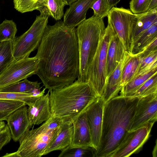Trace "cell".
Instances as JSON below:
<instances>
[{
    "label": "cell",
    "instance_id": "obj_4",
    "mask_svg": "<svg viewBox=\"0 0 157 157\" xmlns=\"http://www.w3.org/2000/svg\"><path fill=\"white\" fill-rule=\"evenodd\" d=\"M77 26L76 31L79 56L77 79L88 82L89 70L105 27L103 18L94 15Z\"/></svg>",
    "mask_w": 157,
    "mask_h": 157
},
{
    "label": "cell",
    "instance_id": "obj_38",
    "mask_svg": "<svg viewBox=\"0 0 157 157\" xmlns=\"http://www.w3.org/2000/svg\"><path fill=\"white\" fill-rule=\"evenodd\" d=\"M157 8V0H151L147 8V11Z\"/></svg>",
    "mask_w": 157,
    "mask_h": 157
},
{
    "label": "cell",
    "instance_id": "obj_23",
    "mask_svg": "<svg viewBox=\"0 0 157 157\" xmlns=\"http://www.w3.org/2000/svg\"><path fill=\"white\" fill-rule=\"evenodd\" d=\"M41 82L38 81L31 82L27 78L19 81L5 88L0 89V91L17 93H30L37 96H42L44 95L45 88L41 91L42 87H40Z\"/></svg>",
    "mask_w": 157,
    "mask_h": 157
},
{
    "label": "cell",
    "instance_id": "obj_25",
    "mask_svg": "<svg viewBox=\"0 0 157 157\" xmlns=\"http://www.w3.org/2000/svg\"><path fill=\"white\" fill-rule=\"evenodd\" d=\"M138 55L140 56V63L134 78L157 68V50Z\"/></svg>",
    "mask_w": 157,
    "mask_h": 157
},
{
    "label": "cell",
    "instance_id": "obj_8",
    "mask_svg": "<svg viewBox=\"0 0 157 157\" xmlns=\"http://www.w3.org/2000/svg\"><path fill=\"white\" fill-rule=\"evenodd\" d=\"M38 62L36 56L15 60L0 74V89L35 74Z\"/></svg>",
    "mask_w": 157,
    "mask_h": 157
},
{
    "label": "cell",
    "instance_id": "obj_26",
    "mask_svg": "<svg viewBox=\"0 0 157 157\" xmlns=\"http://www.w3.org/2000/svg\"><path fill=\"white\" fill-rule=\"evenodd\" d=\"M140 59V56L138 55L131 56L130 59L124 65L121 78L122 87L134 78L139 65Z\"/></svg>",
    "mask_w": 157,
    "mask_h": 157
},
{
    "label": "cell",
    "instance_id": "obj_13",
    "mask_svg": "<svg viewBox=\"0 0 157 157\" xmlns=\"http://www.w3.org/2000/svg\"><path fill=\"white\" fill-rule=\"evenodd\" d=\"M49 91L28 105L27 113L30 128L46 121L51 117Z\"/></svg>",
    "mask_w": 157,
    "mask_h": 157
},
{
    "label": "cell",
    "instance_id": "obj_1",
    "mask_svg": "<svg viewBox=\"0 0 157 157\" xmlns=\"http://www.w3.org/2000/svg\"><path fill=\"white\" fill-rule=\"evenodd\" d=\"M38 62L35 74L50 92L77 79L79 68L76 28L62 21L47 25L35 56Z\"/></svg>",
    "mask_w": 157,
    "mask_h": 157
},
{
    "label": "cell",
    "instance_id": "obj_42",
    "mask_svg": "<svg viewBox=\"0 0 157 157\" xmlns=\"http://www.w3.org/2000/svg\"><path fill=\"white\" fill-rule=\"evenodd\" d=\"M5 125L6 124L4 121H0V131L3 128Z\"/></svg>",
    "mask_w": 157,
    "mask_h": 157
},
{
    "label": "cell",
    "instance_id": "obj_40",
    "mask_svg": "<svg viewBox=\"0 0 157 157\" xmlns=\"http://www.w3.org/2000/svg\"><path fill=\"white\" fill-rule=\"evenodd\" d=\"M157 140H156L155 142V144L154 146L153 150L152 152V154L153 157H157Z\"/></svg>",
    "mask_w": 157,
    "mask_h": 157
},
{
    "label": "cell",
    "instance_id": "obj_6",
    "mask_svg": "<svg viewBox=\"0 0 157 157\" xmlns=\"http://www.w3.org/2000/svg\"><path fill=\"white\" fill-rule=\"evenodd\" d=\"M115 31L108 23L99 42L88 74V82L97 97H101L107 81V54L110 38Z\"/></svg>",
    "mask_w": 157,
    "mask_h": 157
},
{
    "label": "cell",
    "instance_id": "obj_21",
    "mask_svg": "<svg viewBox=\"0 0 157 157\" xmlns=\"http://www.w3.org/2000/svg\"><path fill=\"white\" fill-rule=\"evenodd\" d=\"M157 38V23L141 33L131 44L129 53L131 56L137 55Z\"/></svg>",
    "mask_w": 157,
    "mask_h": 157
},
{
    "label": "cell",
    "instance_id": "obj_28",
    "mask_svg": "<svg viewBox=\"0 0 157 157\" xmlns=\"http://www.w3.org/2000/svg\"><path fill=\"white\" fill-rule=\"evenodd\" d=\"M61 151L58 157H94L96 150L91 147H72L70 145Z\"/></svg>",
    "mask_w": 157,
    "mask_h": 157
},
{
    "label": "cell",
    "instance_id": "obj_31",
    "mask_svg": "<svg viewBox=\"0 0 157 157\" xmlns=\"http://www.w3.org/2000/svg\"><path fill=\"white\" fill-rule=\"evenodd\" d=\"M17 31L16 25L14 21L6 19L0 24V42L10 41L13 43Z\"/></svg>",
    "mask_w": 157,
    "mask_h": 157
},
{
    "label": "cell",
    "instance_id": "obj_36",
    "mask_svg": "<svg viewBox=\"0 0 157 157\" xmlns=\"http://www.w3.org/2000/svg\"><path fill=\"white\" fill-rule=\"evenodd\" d=\"M11 139L9 128L6 124L5 127L0 131V151L3 147L9 143Z\"/></svg>",
    "mask_w": 157,
    "mask_h": 157
},
{
    "label": "cell",
    "instance_id": "obj_10",
    "mask_svg": "<svg viewBox=\"0 0 157 157\" xmlns=\"http://www.w3.org/2000/svg\"><path fill=\"white\" fill-rule=\"evenodd\" d=\"M154 123H150L128 132L110 157H128L139 152L149 138Z\"/></svg>",
    "mask_w": 157,
    "mask_h": 157
},
{
    "label": "cell",
    "instance_id": "obj_18",
    "mask_svg": "<svg viewBox=\"0 0 157 157\" xmlns=\"http://www.w3.org/2000/svg\"><path fill=\"white\" fill-rule=\"evenodd\" d=\"M126 51L121 40L115 32L110 38L107 52L106 68L107 78L119 64Z\"/></svg>",
    "mask_w": 157,
    "mask_h": 157
},
{
    "label": "cell",
    "instance_id": "obj_22",
    "mask_svg": "<svg viewBox=\"0 0 157 157\" xmlns=\"http://www.w3.org/2000/svg\"><path fill=\"white\" fill-rule=\"evenodd\" d=\"M66 5L63 0H41L36 10L40 11L41 16H51L56 21H59L64 15Z\"/></svg>",
    "mask_w": 157,
    "mask_h": 157
},
{
    "label": "cell",
    "instance_id": "obj_3",
    "mask_svg": "<svg viewBox=\"0 0 157 157\" xmlns=\"http://www.w3.org/2000/svg\"><path fill=\"white\" fill-rule=\"evenodd\" d=\"M97 98L88 82L77 79L70 85L50 92L51 116L73 122Z\"/></svg>",
    "mask_w": 157,
    "mask_h": 157
},
{
    "label": "cell",
    "instance_id": "obj_15",
    "mask_svg": "<svg viewBox=\"0 0 157 157\" xmlns=\"http://www.w3.org/2000/svg\"><path fill=\"white\" fill-rule=\"evenodd\" d=\"M131 56L127 51L119 64L107 78L104 91L102 97L105 104L112 98L117 96L122 87L121 78L122 70L125 64Z\"/></svg>",
    "mask_w": 157,
    "mask_h": 157
},
{
    "label": "cell",
    "instance_id": "obj_5",
    "mask_svg": "<svg viewBox=\"0 0 157 157\" xmlns=\"http://www.w3.org/2000/svg\"><path fill=\"white\" fill-rule=\"evenodd\" d=\"M63 121L51 116L40 126L28 129L19 140V146L13 157H40L59 132Z\"/></svg>",
    "mask_w": 157,
    "mask_h": 157
},
{
    "label": "cell",
    "instance_id": "obj_37",
    "mask_svg": "<svg viewBox=\"0 0 157 157\" xmlns=\"http://www.w3.org/2000/svg\"><path fill=\"white\" fill-rule=\"evenodd\" d=\"M157 50V38H156L147 46L144 50L140 54H147Z\"/></svg>",
    "mask_w": 157,
    "mask_h": 157
},
{
    "label": "cell",
    "instance_id": "obj_19",
    "mask_svg": "<svg viewBox=\"0 0 157 157\" xmlns=\"http://www.w3.org/2000/svg\"><path fill=\"white\" fill-rule=\"evenodd\" d=\"M73 122L63 121L60 131L52 144L45 151L44 155L56 150H62L71 145L73 136Z\"/></svg>",
    "mask_w": 157,
    "mask_h": 157
},
{
    "label": "cell",
    "instance_id": "obj_35",
    "mask_svg": "<svg viewBox=\"0 0 157 157\" xmlns=\"http://www.w3.org/2000/svg\"><path fill=\"white\" fill-rule=\"evenodd\" d=\"M151 0H131L129 3L131 11L134 14H138L147 11Z\"/></svg>",
    "mask_w": 157,
    "mask_h": 157
},
{
    "label": "cell",
    "instance_id": "obj_39",
    "mask_svg": "<svg viewBox=\"0 0 157 157\" xmlns=\"http://www.w3.org/2000/svg\"><path fill=\"white\" fill-rule=\"evenodd\" d=\"M121 0H108L109 5L112 7L116 5Z\"/></svg>",
    "mask_w": 157,
    "mask_h": 157
},
{
    "label": "cell",
    "instance_id": "obj_41",
    "mask_svg": "<svg viewBox=\"0 0 157 157\" xmlns=\"http://www.w3.org/2000/svg\"><path fill=\"white\" fill-rule=\"evenodd\" d=\"M65 2L66 5H70L72 3L74 2L77 0H63Z\"/></svg>",
    "mask_w": 157,
    "mask_h": 157
},
{
    "label": "cell",
    "instance_id": "obj_17",
    "mask_svg": "<svg viewBox=\"0 0 157 157\" xmlns=\"http://www.w3.org/2000/svg\"><path fill=\"white\" fill-rule=\"evenodd\" d=\"M73 133L70 146L72 147H93L90 127L86 112L73 122Z\"/></svg>",
    "mask_w": 157,
    "mask_h": 157
},
{
    "label": "cell",
    "instance_id": "obj_33",
    "mask_svg": "<svg viewBox=\"0 0 157 157\" xmlns=\"http://www.w3.org/2000/svg\"><path fill=\"white\" fill-rule=\"evenodd\" d=\"M112 8L108 0H95L90 7L94 11V15L102 18L107 17Z\"/></svg>",
    "mask_w": 157,
    "mask_h": 157
},
{
    "label": "cell",
    "instance_id": "obj_24",
    "mask_svg": "<svg viewBox=\"0 0 157 157\" xmlns=\"http://www.w3.org/2000/svg\"><path fill=\"white\" fill-rule=\"evenodd\" d=\"M156 73H157V68L147 73L136 76L122 87L120 95L128 97L138 89L147 80Z\"/></svg>",
    "mask_w": 157,
    "mask_h": 157
},
{
    "label": "cell",
    "instance_id": "obj_27",
    "mask_svg": "<svg viewBox=\"0 0 157 157\" xmlns=\"http://www.w3.org/2000/svg\"><path fill=\"white\" fill-rule=\"evenodd\" d=\"M13 46V43L10 41L0 42V74L15 60Z\"/></svg>",
    "mask_w": 157,
    "mask_h": 157
},
{
    "label": "cell",
    "instance_id": "obj_12",
    "mask_svg": "<svg viewBox=\"0 0 157 157\" xmlns=\"http://www.w3.org/2000/svg\"><path fill=\"white\" fill-rule=\"evenodd\" d=\"M105 103L102 97H98L86 111L90 127L93 147L98 149L101 138Z\"/></svg>",
    "mask_w": 157,
    "mask_h": 157
},
{
    "label": "cell",
    "instance_id": "obj_29",
    "mask_svg": "<svg viewBox=\"0 0 157 157\" xmlns=\"http://www.w3.org/2000/svg\"><path fill=\"white\" fill-rule=\"evenodd\" d=\"M157 93V73L147 80L137 90L128 97H137L139 98L151 94Z\"/></svg>",
    "mask_w": 157,
    "mask_h": 157
},
{
    "label": "cell",
    "instance_id": "obj_14",
    "mask_svg": "<svg viewBox=\"0 0 157 157\" xmlns=\"http://www.w3.org/2000/svg\"><path fill=\"white\" fill-rule=\"evenodd\" d=\"M26 105L14 111L6 121L11 138L15 142L18 141L25 132L30 128V123L27 113L28 107Z\"/></svg>",
    "mask_w": 157,
    "mask_h": 157
},
{
    "label": "cell",
    "instance_id": "obj_2",
    "mask_svg": "<svg viewBox=\"0 0 157 157\" xmlns=\"http://www.w3.org/2000/svg\"><path fill=\"white\" fill-rule=\"evenodd\" d=\"M139 98L121 95L104 105L102 131L94 157H110L132 126Z\"/></svg>",
    "mask_w": 157,
    "mask_h": 157
},
{
    "label": "cell",
    "instance_id": "obj_11",
    "mask_svg": "<svg viewBox=\"0 0 157 157\" xmlns=\"http://www.w3.org/2000/svg\"><path fill=\"white\" fill-rule=\"evenodd\" d=\"M157 120V93L139 98L131 127L135 130Z\"/></svg>",
    "mask_w": 157,
    "mask_h": 157
},
{
    "label": "cell",
    "instance_id": "obj_20",
    "mask_svg": "<svg viewBox=\"0 0 157 157\" xmlns=\"http://www.w3.org/2000/svg\"><path fill=\"white\" fill-rule=\"evenodd\" d=\"M156 23H157V8L144 13L136 14L131 33V44L141 33Z\"/></svg>",
    "mask_w": 157,
    "mask_h": 157
},
{
    "label": "cell",
    "instance_id": "obj_9",
    "mask_svg": "<svg viewBox=\"0 0 157 157\" xmlns=\"http://www.w3.org/2000/svg\"><path fill=\"white\" fill-rule=\"evenodd\" d=\"M136 16L128 9L113 7L107 16L108 23L111 25L121 40L126 51L129 53L131 36Z\"/></svg>",
    "mask_w": 157,
    "mask_h": 157
},
{
    "label": "cell",
    "instance_id": "obj_32",
    "mask_svg": "<svg viewBox=\"0 0 157 157\" xmlns=\"http://www.w3.org/2000/svg\"><path fill=\"white\" fill-rule=\"evenodd\" d=\"M40 97L41 96L30 93H17L0 91V99L22 101L25 102L28 105Z\"/></svg>",
    "mask_w": 157,
    "mask_h": 157
},
{
    "label": "cell",
    "instance_id": "obj_34",
    "mask_svg": "<svg viewBox=\"0 0 157 157\" xmlns=\"http://www.w3.org/2000/svg\"><path fill=\"white\" fill-rule=\"evenodd\" d=\"M41 0H13L14 8L22 13L36 10L40 1Z\"/></svg>",
    "mask_w": 157,
    "mask_h": 157
},
{
    "label": "cell",
    "instance_id": "obj_30",
    "mask_svg": "<svg viewBox=\"0 0 157 157\" xmlns=\"http://www.w3.org/2000/svg\"><path fill=\"white\" fill-rule=\"evenodd\" d=\"M25 105L22 101L0 99V121H6L12 113Z\"/></svg>",
    "mask_w": 157,
    "mask_h": 157
},
{
    "label": "cell",
    "instance_id": "obj_7",
    "mask_svg": "<svg viewBox=\"0 0 157 157\" xmlns=\"http://www.w3.org/2000/svg\"><path fill=\"white\" fill-rule=\"evenodd\" d=\"M48 17L40 15L36 16L29 29L15 38L13 46V55L15 60L29 56L32 52L37 48L48 25Z\"/></svg>",
    "mask_w": 157,
    "mask_h": 157
},
{
    "label": "cell",
    "instance_id": "obj_16",
    "mask_svg": "<svg viewBox=\"0 0 157 157\" xmlns=\"http://www.w3.org/2000/svg\"><path fill=\"white\" fill-rule=\"evenodd\" d=\"M95 0H77L70 5L63 15L66 26L75 28L86 19V12Z\"/></svg>",
    "mask_w": 157,
    "mask_h": 157
}]
</instances>
